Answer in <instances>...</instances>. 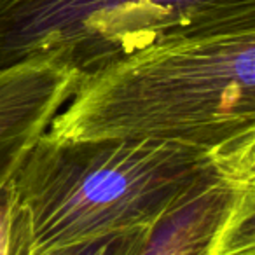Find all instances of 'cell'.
Instances as JSON below:
<instances>
[{
	"mask_svg": "<svg viewBox=\"0 0 255 255\" xmlns=\"http://www.w3.org/2000/svg\"><path fill=\"white\" fill-rule=\"evenodd\" d=\"M46 135L255 154V26L161 42L82 77Z\"/></svg>",
	"mask_w": 255,
	"mask_h": 255,
	"instance_id": "obj_1",
	"label": "cell"
},
{
	"mask_svg": "<svg viewBox=\"0 0 255 255\" xmlns=\"http://www.w3.org/2000/svg\"><path fill=\"white\" fill-rule=\"evenodd\" d=\"M255 171V154L219 156L150 138L44 135L12 177L30 255L114 233L152 229L222 178Z\"/></svg>",
	"mask_w": 255,
	"mask_h": 255,
	"instance_id": "obj_2",
	"label": "cell"
},
{
	"mask_svg": "<svg viewBox=\"0 0 255 255\" xmlns=\"http://www.w3.org/2000/svg\"><path fill=\"white\" fill-rule=\"evenodd\" d=\"M255 26V0H0V68L49 60L88 77L145 47Z\"/></svg>",
	"mask_w": 255,
	"mask_h": 255,
	"instance_id": "obj_3",
	"label": "cell"
},
{
	"mask_svg": "<svg viewBox=\"0 0 255 255\" xmlns=\"http://www.w3.org/2000/svg\"><path fill=\"white\" fill-rule=\"evenodd\" d=\"M255 171L222 178L161 220L142 255H255Z\"/></svg>",
	"mask_w": 255,
	"mask_h": 255,
	"instance_id": "obj_4",
	"label": "cell"
},
{
	"mask_svg": "<svg viewBox=\"0 0 255 255\" xmlns=\"http://www.w3.org/2000/svg\"><path fill=\"white\" fill-rule=\"evenodd\" d=\"M81 79L72 68L49 60L0 68V191L11 184Z\"/></svg>",
	"mask_w": 255,
	"mask_h": 255,
	"instance_id": "obj_5",
	"label": "cell"
},
{
	"mask_svg": "<svg viewBox=\"0 0 255 255\" xmlns=\"http://www.w3.org/2000/svg\"><path fill=\"white\" fill-rule=\"evenodd\" d=\"M152 229L107 234V236H100L95 240L58 248L44 255H142Z\"/></svg>",
	"mask_w": 255,
	"mask_h": 255,
	"instance_id": "obj_6",
	"label": "cell"
},
{
	"mask_svg": "<svg viewBox=\"0 0 255 255\" xmlns=\"http://www.w3.org/2000/svg\"><path fill=\"white\" fill-rule=\"evenodd\" d=\"M0 255H30L28 234L11 184L0 191Z\"/></svg>",
	"mask_w": 255,
	"mask_h": 255,
	"instance_id": "obj_7",
	"label": "cell"
}]
</instances>
